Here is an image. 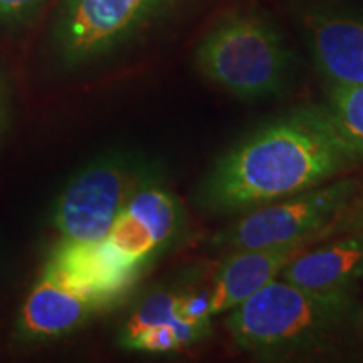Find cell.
Masks as SVG:
<instances>
[{
	"mask_svg": "<svg viewBox=\"0 0 363 363\" xmlns=\"http://www.w3.org/2000/svg\"><path fill=\"white\" fill-rule=\"evenodd\" d=\"M212 289H189L179 293V315L192 323L211 325Z\"/></svg>",
	"mask_w": 363,
	"mask_h": 363,
	"instance_id": "cell-16",
	"label": "cell"
},
{
	"mask_svg": "<svg viewBox=\"0 0 363 363\" xmlns=\"http://www.w3.org/2000/svg\"><path fill=\"white\" fill-rule=\"evenodd\" d=\"M153 175L157 170L147 158L126 150L93 158L57 194L54 229L65 239H103L135 190Z\"/></svg>",
	"mask_w": 363,
	"mask_h": 363,
	"instance_id": "cell-6",
	"label": "cell"
},
{
	"mask_svg": "<svg viewBox=\"0 0 363 363\" xmlns=\"http://www.w3.org/2000/svg\"><path fill=\"white\" fill-rule=\"evenodd\" d=\"M7 120V84L4 76L0 74V131L4 130Z\"/></svg>",
	"mask_w": 363,
	"mask_h": 363,
	"instance_id": "cell-17",
	"label": "cell"
},
{
	"mask_svg": "<svg viewBox=\"0 0 363 363\" xmlns=\"http://www.w3.org/2000/svg\"><path fill=\"white\" fill-rule=\"evenodd\" d=\"M203 78L240 99L278 96L288 88L294 54L269 19L235 12L220 19L195 49Z\"/></svg>",
	"mask_w": 363,
	"mask_h": 363,
	"instance_id": "cell-3",
	"label": "cell"
},
{
	"mask_svg": "<svg viewBox=\"0 0 363 363\" xmlns=\"http://www.w3.org/2000/svg\"><path fill=\"white\" fill-rule=\"evenodd\" d=\"M179 315V293L172 289H153L140 299L120 331V345L131 348L135 340L142 337L145 331L163 325H174L180 321Z\"/></svg>",
	"mask_w": 363,
	"mask_h": 363,
	"instance_id": "cell-13",
	"label": "cell"
},
{
	"mask_svg": "<svg viewBox=\"0 0 363 363\" xmlns=\"http://www.w3.org/2000/svg\"><path fill=\"white\" fill-rule=\"evenodd\" d=\"M142 272L126 264L104 238L99 240L61 238L49 251L40 274L103 311L120 303Z\"/></svg>",
	"mask_w": 363,
	"mask_h": 363,
	"instance_id": "cell-9",
	"label": "cell"
},
{
	"mask_svg": "<svg viewBox=\"0 0 363 363\" xmlns=\"http://www.w3.org/2000/svg\"><path fill=\"white\" fill-rule=\"evenodd\" d=\"M363 162L323 108H296L233 145L201 182L195 203L211 214L249 212L315 189Z\"/></svg>",
	"mask_w": 363,
	"mask_h": 363,
	"instance_id": "cell-1",
	"label": "cell"
},
{
	"mask_svg": "<svg viewBox=\"0 0 363 363\" xmlns=\"http://www.w3.org/2000/svg\"><path fill=\"white\" fill-rule=\"evenodd\" d=\"M281 276L313 291H352L363 279V229L301 252Z\"/></svg>",
	"mask_w": 363,
	"mask_h": 363,
	"instance_id": "cell-12",
	"label": "cell"
},
{
	"mask_svg": "<svg viewBox=\"0 0 363 363\" xmlns=\"http://www.w3.org/2000/svg\"><path fill=\"white\" fill-rule=\"evenodd\" d=\"M293 11L326 86L363 84V12L335 0H296Z\"/></svg>",
	"mask_w": 363,
	"mask_h": 363,
	"instance_id": "cell-7",
	"label": "cell"
},
{
	"mask_svg": "<svg viewBox=\"0 0 363 363\" xmlns=\"http://www.w3.org/2000/svg\"><path fill=\"white\" fill-rule=\"evenodd\" d=\"M357 177L321 184L283 201L252 208L214 238L227 251L256 249L305 240L315 247L335 234L363 229V194Z\"/></svg>",
	"mask_w": 363,
	"mask_h": 363,
	"instance_id": "cell-4",
	"label": "cell"
},
{
	"mask_svg": "<svg viewBox=\"0 0 363 363\" xmlns=\"http://www.w3.org/2000/svg\"><path fill=\"white\" fill-rule=\"evenodd\" d=\"M182 0H57L49 49L62 69L115 56L165 19Z\"/></svg>",
	"mask_w": 363,
	"mask_h": 363,
	"instance_id": "cell-5",
	"label": "cell"
},
{
	"mask_svg": "<svg viewBox=\"0 0 363 363\" xmlns=\"http://www.w3.org/2000/svg\"><path fill=\"white\" fill-rule=\"evenodd\" d=\"M313 246L305 240L256 249L230 251L217 271L212 286V316L230 311L239 303L276 279L299 254Z\"/></svg>",
	"mask_w": 363,
	"mask_h": 363,
	"instance_id": "cell-10",
	"label": "cell"
},
{
	"mask_svg": "<svg viewBox=\"0 0 363 363\" xmlns=\"http://www.w3.org/2000/svg\"><path fill=\"white\" fill-rule=\"evenodd\" d=\"M184 225L185 212L179 197L153 175L135 190L104 240L126 264L145 271L174 246Z\"/></svg>",
	"mask_w": 363,
	"mask_h": 363,
	"instance_id": "cell-8",
	"label": "cell"
},
{
	"mask_svg": "<svg viewBox=\"0 0 363 363\" xmlns=\"http://www.w3.org/2000/svg\"><path fill=\"white\" fill-rule=\"evenodd\" d=\"M326 110L348 142L363 153V84L326 86Z\"/></svg>",
	"mask_w": 363,
	"mask_h": 363,
	"instance_id": "cell-14",
	"label": "cell"
},
{
	"mask_svg": "<svg viewBox=\"0 0 363 363\" xmlns=\"http://www.w3.org/2000/svg\"><path fill=\"white\" fill-rule=\"evenodd\" d=\"M49 0H0V30L16 33L38 19Z\"/></svg>",
	"mask_w": 363,
	"mask_h": 363,
	"instance_id": "cell-15",
	"label": "cell"
},
{
	"mask_svg": "<svg viewBox=\"0 0 363 363\" xmlns=\"http://www.w3.org/2000/svg\"><path fill=\"white\" fill-rule=\"evenodd\" d=\"M353 313L352 291H313L276 278L230 310L227 330L240 350L271 360L323 348Z\"/></svg>",
	"mask_w": 363,
	"mask_h": 363,
	"instance_id": "cell-2",
	"label": "cell"
},
{
	"mask_svg": "<svg viewBox=\"0 0 363 363\" xmlns=\"http://www.w3.org/2000/svg\"><path fill=\"white\" fill-rule=\"evenodd\" d=\"M96 308L40 274L22 303L13 337L21 343L49 342L83 326Z\"/></svg>",
	"mask_w": 363,
	"mask_h": 363,
	"instance_id": "cell-11",
	"label": "cell"
}]
</instances>
